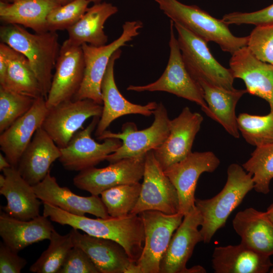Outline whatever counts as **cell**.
<instances>
[{
  "mask_svg": "<svg viewBox=\"0 0 273 273\" xmlns=\"http://www.w3.org/2000/svg\"><path fill=\"white\" fill-rule=\"evenodd\" d=\"M102 112L103 105L93 100H67L48 109L41 127L62 149L87 119L101 117Z\"/></svg>",
  "mask_w": 273,
  "mask_h": 273,
  "instance_id": "obj_11",
  "label": "cell"
},
{
  "mask_svg": "<svg viewBox=\"0 0 273 273\" xmlns=\"http://www.w3.org/2000/svg\"><path fill=\"white\" fill-rule=\"evenodd\" d=\"M141 189L139 182L119 185L102 192L101 198L109 215L122 217L129 215L137 203Z\"/></svg>",
  "mask_w": 273,
  "mask_h": 273,
  "instance_id": "obj_34",
  "label": "cell"
},
{
  "mask_svg": "<svg viewBox=\"0 0 273 273\" xmlns=\"http://www.w3.org/2000/svg\"><path fill=\"white\" fill-rule=\"evenodd\" d=\"M202 218L195 207L184 215L183 221L173 233L160 261V273H205L200 265L190 268L186 264L196 245L203 239L198 227Z\"/></svg>",
  "mask_w": 273,
  "mask_h": 273,
  "instance_id": "obj_12",
  "label": "cell"
},
{
  "mask_svg": "<svg viewBox=\"0 0 273 273\" xmlns=\"http://www.w3.org/2000/svg\"><path fill=\"white\" fill-rule=\"evenodd\" d=\"M145 156L124 158L104 168L85 169L74 177L73 184L80 190L98 196L114 187L139 183L143 177Z\"/></svg>",
  "mask_w": 273,
  "mask_h": 273,
  "instance_id": "obj_15",
  "label": "cell"
},
{
  "mask_svg": "<svg viewBox=\"0 0 273 273\" xmlns=\"http://www.w3.org/2000/svg\"><path fill=\"white\" fill-rule=\"evenodd\" d=\"M219 164V158L212 152H195L164 171L177 192L179 213L185 215L195 207V193L200 176L213 172Z\"/></svg>",
  "mask_w": 273,
  "mask_h": 273,
  "instance_id": "obj_14",
  "label": "cell"
},
{
  "mask_svg": "<svg viewBox=\"0 0 273 273\" xmlns=\"http://www.w3.org/2000/svg\"><path fill=\"white\" fill-rule=\"evenodd\" d=\"M247 47L257 59L273 65V24L256 26Z\"/></svg>",
  "mask_w": 273,
  "mask_h": 273,
  "instance_id": "obj_38",
  "label": "cell"
},
{
  "mask_svg": "<svg viewBox=\"0 0 273 273\" xmlns=\"http://www.w3.org/2000/svg\"><path fill=\"white\" fill-rule=\"evenodd\" d=\"M43 215L61 225H68L92 236L113 240L121 245L133 262L143 249L144 229L139 215L122 217L91 218L67 212L48 203H42Z\"/></svg>",
  "mask_w": 273,
  "mask_h": 273,
  "instance_id": "obj_1",
  "label": "cell"
},
{
  "mask_svg": "<svg viewBox=\"0 0 273 273\" xmlns=\"http://www.w3.org/2000/svg\"><path fill=\"white\" fill-rule=\"evenodd\" d=\"M100 117L93 118L90 123L82 130L77 131L68 145L61 149L59 160L67 170L80 171L94 167L106 160L121 145L122 141L116 138H108L98 143L91 134L99 121Z\"/></svg>",
  "mask_w": 273,
  "mask_h": 273,
  "instance_id": "obj_13",
  "label": "cell"
},
{
  "mask_svg": "<svg viewBox=\"0 0 273 273\" xmlns=\"http://www.w3.org/2000/svg\"><path fill=\"white\" fill-rule=\"evenodd\" d=\"M6 181V177L3 174L0 175V188L2 187L5 184Z\"/></svg>",
  "mask_w": 273,
  "mask_h": 273,
  "instance_id": "obj_45",
  "label": "cell"
},
{
  "mask_svg": "<svg viewBox=\"0 0 273 273\" xmlns=\"http://www.w3.org/2000/svg\"><path fill=\"white\" fill-rule=\"evenodd\" d=\"M143 27L140 20L126 21L122 26L120 36L111 43L99 47L87 43L81 46L85 64L84 75L81 86L72 100L88 99L103 104L101 83L111 57L138 35Z\"/></svg>",
  "mask_w": 273,
  "mask_h": 273,
  "instance_id": "obj_5",
  "label": "cell"
},
{
  "mask_svg": "<svg viewBox=\"0 0 273 273\" xmlns=\"http://www.w3.org/2000/svg\"><path fill=\"white\" fill-rule=\"evenodd\" d=\"M0 39L28 59L46 99L61 48L56 31L32 33L21 25L4 24L0 28Z\"/></svg>",
  "mask_w": 273,
  "mask_h": 273,
  "instance_id": "obj_2",
  "label": "cell"
},
{
  "mask_svg": "<svg viewBox=\"0 0 273 273\" xmlns=\"http://www.w3.org/2000/svg\"><path fill=\"white\" fill-rule=\"evenodd\" d=\"M242 167L252 175L254 190L267 194L273 179V143L256 147Z\"/></svg>",
  "mask_w": 273,
  "mask_h": 273,
  "instance_id": "obj_33",
  "label": "cell"
},
{
  "mask_svg": "<svg viewBox=\"0 0 273 273\" xmlns=\"http://www.w3.org/2000/svg\"><path fill=\"white\" fill-rule=\"evenodd\" d=\"M60 3V4L63 5H65L68 3H70L74 0H58Z\"/></svg>",
  "mask_w": 273,
  "mask_h": 273,
  "instance_id": "obj_46",
  "label": "cell"
},
{
  "mask_svg": "<svg viewBox=\"0 0 273 273\" xmlns=\"http://www.w3.org/2000/svg\"><path fill=\"white\" fill-rule=\"evenodd\" d=\"M89 3H93L94 4L98 3L101 2L102 0H86Z\"/></svg>",
  "mask_w": 273,
  "mask_h": 273,
  "instance_id": "obj_47",
  "label": "cell"
},
{
  "mask_svg": "<svg viewBox=\"0 0 273 273\" xmlns=\"http://www.w3.org/2000/svg\"><path fill=\"white\" fill-rule=\"evenodd\" d=\"M233 226L241 244L260 254L273 255V222L266 212L250 207L239 211Z\"/></svg>",
  "mask_w": 273,
  "mask_h": 273,
  "instance_id": "obj_24",
  "label": "cell"
},
{
  "mask_svg": "<svg viewBox=\"0 0 273 273\" xmlns=\"http://www.w3.org/2000/svg\"><path fill=\"white\" fill-rule=\"evenodd\" d=\"M15 0H1L0 2H5V3H11Z\"/></svg>",
  "mask_w": 273,
  "mask_h": 273,
  "instance_id": "obj_48",
  "label": "cell"
},
{
  "mask_svg": "<svg viewBox=\"0 0 273 273\" xmlns=\"http://www.w3.org/2000/svg\"><path fill=\"white\" fill-rule=\"evenodd\" d=\"M229 65L234 78L243 80L247 93L267 101L273 113V65L257 59L247 47L232 55Z\"/></svg>",
  "mask_w": 273,
  "mask_h": 273,
  "instance_id": "obj_20",
  "label": "cell"
},
{
  "mask_svg": "<svg viewBox=\"0 0 273 273\" xmlns=\"http://www.w3.org/2000/svg\"><path fill=\"white\" fill-rule=\"evenodd\" d=\"M11 165L2 153H0V170L3 171L4 169L11 167Z\"/></svg>",
  "mask_w": 273,
  "mask_h": 273,
  "instance_id": "obj_43",
  "label": "cell"
},
{
  "mask_svg": "<svg viewBox=\"0 0 273 273\" xmlns=\"http://www.w3.org/2000/svg\"><path fill=\"white\" fill-rule=\"evenodd\" d=\"M144 229V245L136 262L140 273H160L162 257L173 233L181 223L184 215L179 212L167 214L148 210L139 214Z\"/></svg>",
  "mask_w": 273,
  "mask_h": 273,
  "instance_id": "obj_9",
  "label": "cell"
},
{
  "mask_svg": "<svg viewBox=\"0 0 273 273\" xmlns=\"http://www.w3.org/2000/svg\"><path fill=\"white\" fill-rule=\"evenodd\" d=\"M6 177L0 194L6 199L7 205L4 212L16 219L28 220L39 215L41 202L37 197L33 186L21 176L13 166L3 171Z\"/></svg>",
  "mask_w": 273,
  "mask_h": 273,
  "instance_id": "obj_25",
  "label": "cell"
},
{
  "mask_svg": "<svg viewBox=\"0 0 273 273\" xmlns=\"http://www.w3.org/2000/svg\"><path fill=\"white\" fill-rule=\"evenodd\" d=\"M203 90L208 109L205 113L219 123L230 135L240 136L236 107L246 89L228 90L204 80L197 81Z\"/></svg>",
  "mask_w": 273,
  "mask_h": 273,
  "instance_id": "obj_28",
  "label": "cell"
},
{
  "mask_svg": "<svg viewBox=\"0 0 273 273\" xmlns=\"http://www.w3.org/2000/svg\"><path fill=\"white\" fill-rule=\"evenodd\" d=\"M33 188L42 203H49L70 213L80 216L89 213L101 218L110 217L98 196L83 197L74 194L67 187L60 186L50 171Z\"/></svg>",
  "mask_w": 273,
  "mask_h": 273,
  "instance_id": "obj_21",
  "label": "cell"
},
{
  "mask_svg": "<svg viewBox=\"0 0 273 273\" xmlns=\"http://www.w3.org/2000/svg\"><path fill=\"white\" fill-rule=\"evenodd\" d=\"M170 21L169 57L165 70L155 81L144 85H129L126 89L136 92H165L196 103L205 113L208 109L203 90L188 71Z\"/></svg>",
  "mask_w": 273,
  "mask_h": 273,
  "instance_id": "obj_7",
  "label": "cell"
},
{
  "mask_svg": "<svg viewBox=\"0 0 273 273\" xmlns=\"http://www.w3.org/2000/svg\"><path fill=\"white\" fill-rule=\"evenodd\" d=\"M48 111L45 98L39 97L25 114L1 133V150L12 166L17 167L35 131L41 127Z\"/></svg>",
  "mask_w": 273,
  "mask_h": 273,
  "instance_id": "obj_22",
  "label": "cell"
},
{
  "mask_svg": "<svg viewBox=\"0 0 273 273\" xmlns=\"http://www.w3.org/2000/svg\"><path fill=\"white\" fill-rule=\"evenodd\" d=\"M49 94L46 99L48 109L73 99L82 82L85 64L81 46L67 39L61 46Z\"/></svg>",
  "mask_w": 273,
  "mask_h": 273,
  "instance_id": "obj_16",
  "label": "cell"
},
{
  "mask_svg": "<svg viewBox=\"0 0 273 273\" xmlns=\"http://www.w3.org/2000/svg\"><path fill=\"white\" fill-rule=\"evenodd\" d=\"M58 273H100L87 254L74 246L69 251Z\"/></svg>",
  "mask_w": 273,
  "mask_h": 273,
  "instance_id": "obj_39",
  "label": "cell"
},
{
  "mask_svg": "<svg viewBox=\"0 0 273 273\" xmlns=\"http://www.w3.org/2000/svg\"><path fill=\"white\" fill-rule=\"evenodd\" d=\"M7 67V61L5 54L2 50H0V84L5 79Z\"/></svg>",
  "mask_w": 273,
  "mask_h": 273,
  "instance_id": "obj_42",
  "label": "cell"
},
{
  "mask_svg": "<svg viewBox=\"0 0 273 273\" xmlns=\"http://www.w3.org/2000/svg\"><path fill=\"white\" fill-rule=\"evenodd\" d=\"M237 120L239 131L248 144L256 147L273 143V113L263 116L243 113Z\"/></svg>",
  "mask_w": 273,
  "mask_h": 273,
  "instance_id": "obj_35",
  "label": "cell"
},
{
  "mask_svg": "<svg viewBox=\"0 0 273 273\" xmlns=\"http://www.w3.org/2000/svg\"><path fill=\"white\" fill-rule=\"evenodd\" d=\"M48 218L39 215L30 220H23L1 212L0 236L8 247L18 253L31 244L49 240L54 228Z\"/></svg>",
  "mask_w": 273,
  "mask_h": 273,
  "instance_id": "obj_27",
  "label": "cell"
},
{
  "mask_svg": "<svg viewBox=\"0 0 273 273\" xmlns=\"http://www.w3.org/2000/svg\"><path fill=\"white\" fill-rule=\"evenodd\" d=\"M61 155V149L41 127L35 131L19 161L17 169L32 186L42 180L52 163Z\"/></svg>",
  "mask_w": 273,
  "mask_h": 273,
  "instance_id": "obj_23",
  "label": "cell"
},
{
  "mask_svg": "<svg viewBox=\"0 0 273 273\" xmlns=\"http://www.w3.org/2000/svg\"><path fill=\"white\" fill-rule=\"evenodd\" d=\"M36 99L0 86L1 133L25 114Z\"/></svg>",
  "mask_w": 273,
  "mask_h": 273,
  "instance_id": "obj_36",
  "label": "cell"
},
{
  "mask_svg": "<svg viewBox=\"0 0 273 273\" xmlns=\"http://www.w3.org/2000/svg\"><path fill=\"white\" fill-rule=\"evenodd\" d=\"M121 55L120 49L111 57L101 83L103 112L97 126L95 135L100 136L116 119L127 114L150 116L157 106L155 102L145 105L135 104L126 100L119 91L115 81L114 68L116 61Z\"/></svg>",
  "mask_w": 273,
  "mask_h": 273,
  "instance_id": "obj_19",
  "label": "cell"
},
{
  "mask_svg": "<svg viewBox=\"0 0 273 273\" xmlns=\"http://www.w3.org/2000/svg\"><path fill=\"white\" fill-rule=\"evenodd\" d=\"M173 25L183 61L191 76L197 81L204 80L228 90L235 89L230 69L214 58L207 42L181 25L175 23Z\"/></svg>",
  "mask_w": 273,
  "mask_h": 273,
  "instance_id": "obj_8",
  "label": "cell"
},
{
  "mask_svg": "<svg viewBox=\"0 0 273 273\" xmlns=\"http://www.w3.org/2000/svg\"><path fill=\"white\" fill-rule=\"evenodd\" d=\"M4 242L0 244V272L20 273L27 264L26 260L18 255Z\"/></svg>",
  "mask_w": 273,
  "mask_h": 273,
  "instance_id": "obj_41",
  "label": "cell"
},
{
  "mask_svg": "<svg viewBox=\"0 0 273 273\" xmlns=\"http://www.w3.org/2000/svg\"><path fill=\"white\" fill-rule=\"evenodd\" d=\"M223 189L212 198L196 199L195 206L202 218L200 230L204 243H209L215 233L225 225L232 212L254 188L252 175L237 163L229 165Z\"/></svg>",
  "mask_w": 273,
  "mask_h": 273,
  "instance_id": "obj_3",
  "label": "cell"
},
{
  "mask_svg": "<svg viewBox=\"0 0 273 273\" xmlns=\"http://www.w3.org/2000/svg\"><path fill=\"white\" fill-rule=\"evenodd\" d=\"M265 212L270 219L273 222V202L268 207Z\"/></svg>",
  "mask_w": 273,
  "mask_h": 273,
  "instance_id": "obj_44",
  "label": "cell"
},
{
  "mask_svg": "<svg viewBox=\"0 0 273 273\" xmlns=\"http://www.w3.org/2000/svg\"><path fill=\"white\" fill-rule=\"evenodd\" d=\"M0 50L5 53L8 64L5 79L0 86L34 98L43 96L40 84L26 57L2 42Z\"/></svg>",
  "mask_w": 273,
  "mask_h": 273,
  "instance_id": "obj_31",
  "label": "cell"
},
{
  "mask_svg": "<svg viewBox=\"0 0 273 273\" xmlns=\"http://www.w3.org/2000/svg\"><path fill=\"white\" fill-rule=\"evenodd\" d=\"M61 4L58 0H15L0 2V20L4 24H17L40 33L47 31L49 13Z\"/></svg>",
  "mask_w": 273,
  "mask_h": 273,
  "instance_id": "obj_29",
  "label": "cell"
},
{
  "mask_svg": "<svg viewBox=\"0 0 273 273\" xmlns=\"http://www.w3.org/2000/svg\"><path fill=\"white\" fill-rule=\"evenodd\" d=\"M49 241L48 248L31 265L29 268L30 271L58 273L69 250L74 246L70 232L61 235L54 229Z\"/></svg>",
  "mask_w": 273,
  "mask_h": 273,
  "instance_id": "obj_32",
  "label": "cell"
},
{
  "mask_svg": "<svg viewBox=\"0 0 273 273\" xmlns=\"http://www.w3.org/2000/svg\"><path fill=\"white\" fill-rule=\"evenodd\" d=\"M203 121L200 113L192 112L188 107L184 108L177 117L170 120L167 138L159 147L152 150L164 171L192 152L193 142Z\"/></svg>",
  "mask_w": 273,
  "mask_h": 273,
  "instance_id": "obj_17",
  "label": "cell"
},
{
  "mask_svg": "<svg viewBox=\"0 0 273 273\" xmlns=\"http://www.w3.org/2000/svg\"><path fill=\"white\" fill-rule=\"evenodd\" d=\"M212 268L216 273L273 272L270 257L242 245L216 247L213 252Z\"/></svg>",
  "mask_w": 273,
  "mask_h": 273,
  "instance_id": "obj_26",
  "label": "cell"
},
{
  "mask_svg": "<svg viewBox=\"0 0 273 273\" xmlns=\"http://www.w3.org/2000/svg\"><path fill=\"white\" fill-rule=\"evenodd\" d=\"M89 3L86 0H74L53 9L47 18L48 31L67 30L84 15Z\"/></svg>",
  "mask_w": 273,
  "mask_h": 273,
  "instance_id": "obj_37",
  "label": "cell"
},
{
  "mask_svg": "<svg viewBox=\"0 0 273 273\" xmlns=\"http://www.w3.org/2000/svg\"><path fill=\"white\" fill-rule=\"evenodd\" d=\"M118 11L117 7L111 3L94 4L88 8L75 24L66 30L69 36L68 39L77 46L83 43L97 47L105 45L108 36L104 32V24Z\"/></svg>",
  "mask_w": 273,
  "mask_h": 273,
  "instance_id": "obj_30",
  "label": "cell"
},
{
  "mask_svg": "<svg viewBox=\"0 0 273 273\" xmlns=\"http://www.w3.org/2000/svg\"><path fill=\"white\" fill-rule=\"evenodd\" d=\"M222 20L230 24H253L255 26L273 24V4L252 12H235L225 14Z\"/></svg>",
  "mask_w": 273,
  "mask_h": 273,
  "instance_id": "obj_40",
  "label": "cell"
},
{
  "mask_svg": "<svg viewBox=\"0 0 273 273\" xmlns=\"http://www.w3.org/2000/svg\"><path fill=\"white\" fill-rule=\"evenodd\" d=\"M153 114V123L144 129L138 130L135 123L127 122L123 124L121 132L114 133L106 130L97 138L99 140L116 138L122 141L120 147L108 155L106 160L112 163L124 158L144 156L159 147L169 133L170 119L162 103L157 104Z\"/></svg>",
  "mask_w": 273,
  "mask_h": 273,
  "instance_id": "obj_6",
  "label": "cell"
},
{
  "mask_svg": "<svg viewBox=\"0 0 273 273\" xmlns=\"http://www.w3.org/2000/svg\"><path fill=\"white\" fill-rule=\"evenodd\" d=\"M143 181L137 203L130 214L148 210L167 214L178 212V193L156 159L152 150L145 156Z\"/></svg>",
  "mask_w": 273,
  "mask_h": 273,
  "instance_id": "obj_10",
  "label": "cell"
},
{
  "mask_svg": "<svg viewBox=\"0 0 273 273\" xmlns=\"http://www.w3.org/2000/svg\"><path fill=\"white\" fill-rule=\"evenodd\" d=\"M74 246L81 248L100 273H140L136 263L131 261L123 247L108 239L82 234L72 228Z\"/></svg>",
  "mask_w": 273,
  "mask_h": 273,
  "instance_id": "obj_18",
  "label": "cell"
},
{
  "mask_svg": "<svg viewBox=\"0 0 273 273\" xmlns=\"http://www.w3.org/2000/svg\"><path fill=\"white\" fill-rule=\"evenodd\" d=\"M170 21L177 23L207 43L217 44L222 51L232 55L247 47L248 36L234 35L222 19H218L196 5H188L178 0H154Z\"/></svg>",
  "mask_w": 273,
  "mask_h": 273,
  "instance_id": "obj_4",
  "label": "cell"
}]
</instances>
